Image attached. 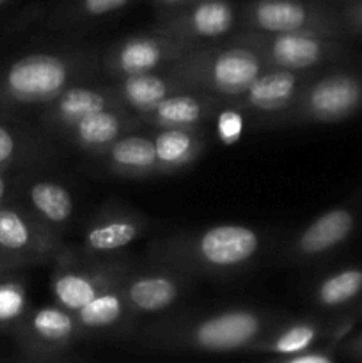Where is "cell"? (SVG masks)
<instances>
[{
  "label": "cell",
  "instance_id": "7c38bea8",
  "mask_svg": "<svg viewBox=\"0 0 362 363\" xmlns=\"http://www.w3.org/2000/svg\"><path fill=\"white\" fill-rule=\"evenodd\" d=\"M155 227L149 216L117 199L103 202L82 227L78 250L87 255L117 254Z\"/></svg>",
  "mask_w": 362,
  "mask_h": 363
},
{
  "label": "cell",
  "instance_id": "ffe728a7",
  "mask_svg": "<svg viewBox=\"0 0 362 363\" xmlns=\"http://www.w3.org/2000/svg\"><path fill=\"white\" fill-rule=\"evenodd\" d=\"M141 124L142 121L130 110L123 106H112L84 117L62 137L82 152L96 158L121 137L137 131Z\"/></svg>",
  "mask_w": 362,
  "mask_h": 363
},
{
  "label": "cell",
  "instance_id": "e575fe53",
  "mask_svg": "<svg viewBox=\"0 0 362 363\" xmlns=\"http://www.w3.org/2000/svg\"><path fill=\"white\" fill-rule=\"evenodd\" d=\"M6 190H7L6 179H4V176H2V174H0V202L4 201V195H6Z\"/></svg>",
  "mask_w": 362,
  "mask_h": 363
},
{
  "label": "cell",
  "instance_id": "7a4b0ae2",
  "mask_svg": "<svg viewBox=\"0 0 362 363\" xmlns=\"http://www.w3.org/2000/svg\"><path fill=\"white\" fill-rule=\"evenodd\" d=\"M270 247V236L241 223L188 229L155 238L148 245L153 262L190 277L227 279L251 269Z\"/></svg>",
  "mask_w": 362,
  "mask_h": 363
},
{
  "label": "cell",
  "instance_id": "9c48e42d",
  "mask_svg": "<svg viewBox=\"0 0 362 363\" xmlns=\"http://www.w3.org/2000/svg\"><path fill=\"white\" fill-rule=\"evenodd\" d=\"M192 46L195 45L156 27L114 43L99 55V67L110 78L160 71L172 66Z\"/></svg>",
  "mask_w": 362,
  "mask_h": 363
},
{
  "label": "cell",
  "instance_id": "3957f363",
  "mask_svg": "<svg viewBox=\"0 0 362 363\" xmlns=\"http://www.w3.org/2000/svg\"><path fill=\"white\" fill-rule=\"evenodd\" d=\"M98 69L99 55L89 48L32 53L11 64L2 80V94L18 105H46Z\"/></svg>",
  "mask_w": 362,
  "mask_h": 363
},
{
  "label": "cell",
  "instance_id": "5bb4252c",
  "mask_svg": "<svg viewBox=\"0 0 362 363\" xmlns=\"http://www.w3.org/2000/svg\"><path fill=\"white\" fill-rule=\"evenodd\" d=\"M25 350L35 360L62 362L84 340L77 315L60 305H43L21 318Z\"/></svg>",
  "mask_w": 362,
  "mask_h": 363
},
{
  "label": "cell",
  "instance_id": "8fae6325",
  "mask_svg": "<svg viewBox=\"0 0 362 363\" xmlns=\"http://www.w3.org/2000/svg\"><path fill=\"white\" fill-rule=\"evenodd\" d=\"M314 73L318 71L265 67L248 85L247 91L231 105L236 106L243 116L254 119L259 126L283 128L302 87Z\"/></svg>",
  "mask_w": 362,
  "mask_h": 363
},
{
  "label": "cell",
  "instance_id": "8992f818",
  "mask_svg": "<svg viewBox=\"0 0 362 363\" xmlns=\"http://www.w3.org/2000/svg\"><path fill=\"white\" fill-rule=\"evenodd\" d=\"M50 291L53 301L70 312H78L105 287L123 279L135 266L128 255H87L78 248L64 245L53 261Z\"/></svg>",
  "mask_w": 362,
  "mask_h": 363
},
{
  "label": "cell",
  "instance_id": "4dcf8cb0",
  "mask_svg": "<svg viewBox=\"0 0 362 363\" xmlns=\"http://www.w3.org/2000/svg\"><path fill=\"white\" fill-rule=\"evenodd\" d=\"M341 25H343L344 38H357V35H362V2L353 7H348L341 14Z\"/></svg>",
  "mask_w": 362,
  "mask_h": 363
},
{
  "label": "cell",
  "instance_id": "d6a6232c",
  "mask_svg": "<svg viewBox=\"0 0 362 363\" xmlns=\"http://www.w3.org/2000/svg\"><path fill=\"white\" fill-rule=\"evenodd\" d=\"M339 353L344 358H350V360H358L362 362V332L355 333L353 337H348L343 342L339 344Z\"/></svg>",
  "mask_w": 362,
  "mask_h": 363
},
{
  "label": "cell",
  "instance_id": "8d00e7d4",
  "mask_svg": "<svg viewBox=\"0 0 362 363\" xmlns=\"http://www.w3.org/2000/svg\"><path fill=\"white\" fill-rule=\"evenodd\" d=\"M4 2V0H0V4H2Z\"/></svg>",
  "mask_w": 362,
  "mask_h": 363
},
{
  "label": "cell",
  "instance_id": "603a6c76",
  "mask_svg": "<svg viewBox=\"0 0 362 363\" xmlns=\"http://www.w3.org/2000/svg\"><path fill=\"white\" fill-rule=\"evenodd\" d=\"M327 326L329 323L316 318H284L251 347L248 354H265L266 358H272L311 350L325 342Z\"/></svg>",
  "mask_w": 362,
  "mask_h": 363
},
{
  "label": "cell",
  "instance_id": "ac0fdd59",
  "mask_svg": "<svg viewBox=\"0 0 362 363\" xmlns=\"http://www.w3.org/2000/svg\"><path fill=\"white\" fill-rule=\"evenodd\" d=\"M121 106L114 96L110 84L92 85L78 82L64 89L59 96L45 105L43 121L46 128L62 137L78 121L99 110Z\"/></svg>",
  "mask_w": 362,
  "mask_h": 363
},
{
  "label": "cell",
  "instance_id": "e0dca14e",
  "mask_svg": "<svg viewBox=\"0 0 362 363\" xmlns=\"http://www.w3.org/2000/svg\"><path fill=\"white\" fill-rule=\"evenodd\" d=\"M123 279L116 280L75 312L84 340H123L133 335L138 318L124 298Z\"/></svg>",
  "mask_w": 362,
  "mask_h": 363
},
{
  "label": "cell",
  "instance_id": "cb8c5ba5",
  "mask_svg": "<svg viewBox=\"0 0 362 363\" xmlns=\"http://www.w3.org/2000/svg\"><path fill=\"white\" fill-rule=\"evenodd\" d=\"M28 213L35 216L52 230L62 236L71 229L75 222V197L73 191L64 183L55 179H34L27 186Z\"/></svg>",
  "mask_w": 362,
  "mask_h": 363
},
{
  "label": "cell",
  "instance_id": "30bf717a",
  "mask_svg": "<svg viewBox=\"0 0 362 363\" xmlns=\"http://www.w3.org/2000/svg\"><path fill=\"white\" fill-rule=\"evenodd\" d=\"M240 28L258 32H319L344 38L341 14L305 0H252L241 11Z\"/></svg>",
  "mask_w": 362,
  "mask_h": 363
},
{
  "label": "cell",
  "instance_id": "d4e9b609",
  "mask_svg": "<svg viewBox=\"0 0 362 363\" xmlns=\"http://www.w3.org/2000/svg\"><path fill=\"white\" fill-rule=\"evenodd\" d=\"M151 137L160 176L187 169L201 158L206 149L202 128H158Z\"/></svg>",
  "mask_w": 362,
  "mask_h": 363
},
{
  "label": "cell",
  "instance_id": "f546056e",
  "mask_svg": "<svg viewBox=\"0 0 362 363\" xmlns=\"http://www.w3.org/2000/svg\"><path fill=\"white\" fill-rule=\"evenodd\" d=\"M270 362L275 363H332L336 362V350L327 344H318L311 350L300 353L287 354V357H272Z\"/></svg>",
  "mask_w": 362,
  "mask_h": 363
},
{
  "label": "cell",
  "instance_id": "1f68e13d",
  "mask_svg": "<svg viewBox=\"0 0 362 363\" xmlns=\"http://www.w3.org/2000/svg\"><path fill=\"white\" fill-rule=\"evenodd\" d=\"M20 152V142L7 128L0 126V165L9 163Z\"/></svg>",
  "mask_w": 362,
  "mask_h": 363
},
{
  "label": "cell",
  "instance_id": "f1b7e54d",
  "mask_svg": "<svg viewBox=\"0 0 362 363\" xmlns=\"http://www.w3.org/2000/svg\"><path fill=\"white\" fill-rule=\"evenodd\" d=\"M216 117V133L220 142L224 144H233L240 138L241 128H243V113L231 103H224L222 108L215 113Z\"/></svg>",
  "mask_w": 362,
  "mask_h": 363
},
{
  "label": "cell",
  "instance_id": "2e32d148",
  "mask_svg": "<svg viewBox=\"0 0 362 363\" xmlns=\"http://www.w3.org/2000/svg\"><path fill=\"white\" fill-rule=\"evenodd\" d=\"M64 245L62 236L32 213L0 208V248L18 261L53 262Z\"/></svg>",
  "mask_w": 362,
  "mask_h": 363
},
{
  "label": "cell",
  "instance_id": "5b68a950",
  "mask_svg": "<svg viewBox=\"0 0 362 363\" xmlns=\"http://www.w3.org/2000/svg\"><path fill=\"white\" fill-rule=\"evenodd\" d=\"M226 41L251 48L265 67L290 71H319L344 64L353 53L343 38L319 32H258L238 28Z\"/></svg>",
  "mask_w": 362,
  "mask_h": 363
},
{
  "label": "cell",
  "instance_id": "836d02e7",
  "mask_svg": "<svg viewBox=\"0 0 362 363\" xmlns=\"http://www.w3.org/2000/svg\"><path fill=\"white\" fill-rule=\"evenodd\" d=\"M160 6L167 7V9H177V7H185L188 4L195 2V0H156Z\"/></svg>",
  "mask_w": 362,
  "mask_h": 363
},
{
  "label": "cell",
  "instance_id": "6da1fadb",
  "mask_svg": "<svg viewBox=\"0 0 362 363\" xmlns=\"http://www.w3.org/2000/svg\"><path fill=\"white\" fill-rule=\"evenodd\" d=\"M284 318L280 312L266 308L227 307L160 319L138 333L135 351L149 357L248 353Z\"/></svg>",
  "mask_w": 362,
  "mask_h": 363
},
{
  "label": "cell",
  "instance_id": "74e56055",
  "mask_svg": "<svg viewBox=\"0 0 362 363\" xmlns=\"http://www.w3.org/2000/svg\"><path fill=\"white\" fill-rule=\"evenodd\" d=\"M348 2H351V0H348Z\"/></svg>",
  "mask_w": 362,
  "mask_h": 363
},
{
  "label": "cell",
  "instance_id": "44dd1931",
  "mask_svg": "<svg viewBox=\"0 0 362 363\" xmlns=\"http://www.w3.org/2000/svg\"><path fill=\"white\" fill-rule=\"evenodd\" d=\"M110 87H112L117 103L137 117L149 112L156 103H160L167 96L177 91H185V89H192L170 67L112 78Z\"/></svg>",
  "mask_w": 362,
  "mask_h": 363
},
{
  "label": "cell",
  "instance_id": "83f0119b",
  "mask_svg": "<svg viewBox=\"0 0 362 363\" xmlns=\"http://www.w3.org/2000/svg\"><path fill=\"white\" fill-rule=\"evenodd\" d=\"M130 0H77L64 14L62 21L66 27L70 25H82L87 21L98 20L110 13H116L124 7Z\"/></svg>",
  "mask_w": 362,
  "mask_h": 363
},
{
  "label": "cell",
  "instance_id": "4fadbf2b",
  "mask_svg": "<svg viewBox=\"0 0 362 363\" xmlns=\"http://www.w3.org/2000/svg\"><path fill=\"white\" fill-rule=\"evenodd\" d=\"M194 277L172 268L153 262L151 266L135 264L123 277V293L130 311L137 318L160 314L183 300L192 289Z\"/></svg>",
  "mask_w": 362,
  "mask_h": 363
},
{
  "label": "cell",
  "instance_id": "484cf974",
  "mask_svg": "<svg viewBox=\"0 0 362 363\" xmlns=\"http://www.w3.org/2000/svg\"><path fill=\"white\" fill-rule=\"evenodd\" d=\"M362 294V266H346L323 277L311 293L319 311H337L353 303Z\"/></svg>",
  "mask_w": 362,
  "mask_h": 363
},
{
  "label": "cell",
  "instance_id": "277c9868",
  "mask_svg": "<svg viewBox=\"0 0 362 363\" xmlns=\"http://www.w3.org/2000/svg\"><path fill=\"white\" fill-rule=\"evenodd\" d=\"M192 89H201L233 103L265 69L261 57L234 43L195 45L170 66Z\"/></svg>",
  "mask_w": 362,
  "mask_h": 363
},
{
  "label": "cell",
  "instance_id": "7402d4cb",
  "mask_svg": "<svg viewBox=\"0 0 362 363\" xmlns=\"http://www.w3.org/2000/svg\"><path fill=\"white\" fill-rule=\"evenodd\" d=\"M96 158L99 160V169L110 176L124 177V179H144V177L160 176L151 135L131 131L114 142Z\"/></svg>",
  "mask_w": 362,
  "mask_h": 363
},
{
  "label": "cell",
  "instance_id": "4316f807",
  "mask_svg": "<svg viewBox=\"0 0 362 363\" xmlns=\"http://www.w3.org/2000/svg\"><path fill=\"white\" fill-rule=\"evenodd\" d=\"M28 312L27 289L20 280L0 282V325L21 321Z\"/></svg>",
  "mask_w": 362,
  "mask_h": 363
},
{
  "label": "cell",
  "instance_id": "d6986e66",
  "mask_svg": "<svg viewBox=\"0 0 362 363\" xmlns=\"http://www.w3.org/2000/svg\"><path fill=\"white\" fill-rule=\"evenodd\" d=\"M224 99L201 91V89H185L167 96L156 103L149 112L142 113L138 119L142 124L155 128H202L209 123L215 113L222 108Z\"/></svg>",
  "mask_w": 362,
  "mask_h": 363
},
{
  "label": "cell",
  "instance_id": "52a82bcc",
  "mask_svg": "<svg viewBox=\"0 0 362 363\" xmlns=\"http://www.w3.org/2000/svg\"><path fill=\"white\" fill-rule=\"evenodd\" d=\"M362 112V71H318L302 87L283 128L336 124Z\"/></svg>",
  "mask_w": 362,
  "mask_h": 363
},
{
  "label": "cell",
  "instance_id": "ba28073f",
  "mask_svg": "<svg viewBox=\"0 0 362 363\" xmlns=\"http://www.w3.org/2000/svg\"><path fill=\"white\" fill-rule=\"evenodd\" d=\"M362 227V188L346 202L327 209L280 248V259L291 264H309L343 247Z\"/></svg>",
  "mask_w": 362,
  "mask_h": 363
},
{
  "label": "cell",
  "instance_id": "9a60e30c",
  "mask_svg": "<svg viewBox=\"0 0 362 363\" xmlns=\"http://www.w3.org/2000/svg\"><path fill=\"white\" fill-rule=\"evenodd\" d=\"M158 27L192 45H204L234 34L240 14L229 0H195L162 18Z\"/></svg>",
  "mask_w": 362,
  "mask_h": 363
},
{
  "label": "cell",
  "instance_id": "d590c367",
  "mask_svg": "<svg viewBox=\"0 0 362 363\" xmlns=\"http://www.w3.org/2000/svg\"><path fill=\"white\" fill-rule=\"evenodd\" d=\"M355 314L358 315V319H362V301H361V303H358V307H357V311H355Z\"/></svg>",
  "mask_w": 362,
  "mask_h": 363
}]
</instances>
